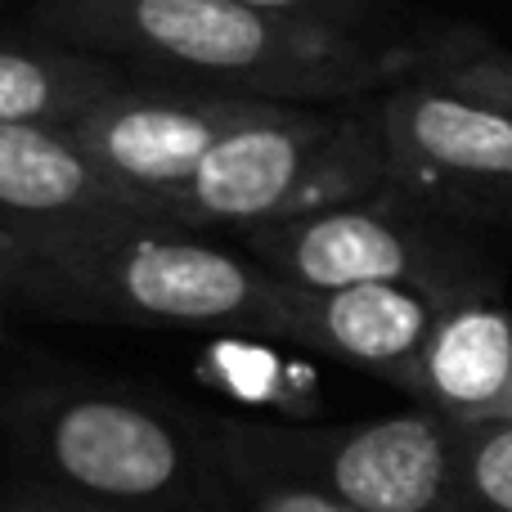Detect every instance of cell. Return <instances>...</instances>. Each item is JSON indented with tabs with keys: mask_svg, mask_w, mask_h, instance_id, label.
<instances>
[{
	"mask_svg": "<svg viewBox=\"0 0 512 512\" xmlns=\"http://www.w3.org/2000/svg\"><path fill=\"white\" fill-rule=\"evenodd\" d=\"M414 400L450 423H512V310L495 292L441 310L418 355Z\"/></svg>",
	"mask_w": 512,
	"mask_h": 512,
	"instance_id": "obj_10",
	"label": "cell"
},
{
	"mask_svg": "<svg viewBox=\"0 0 512 512\" xmlns=\"http://www.w3.org/2000/svg\"><path fill=\"white\" fill-rule=\"evenodd\" d=\"M0 512H117V508H108L104 499L77 495L68 486H54V481H32V486L0 499Z\"/></svg>",
	"mask_w": 512,
	"mask_h": 512,
	"instance_id": "obj_17",
	"label": "cell"
},
{
	"mask_svg": "<svg viewBox=\"0 0 512 512\" xmlns=\"http://www.w3.org/2000/svg\"><path fill=\"white\" fill-rule=\"evenodd\" d=\"M212 445L310 481L355 512H463L459 432L436 409L342 427L221 423Z\"/></svg>",
	"mask_w": 512,
	"mask_h": 512,
	"instance_id": "obj_5",
	"label": "cell"
},
{
	"mask_svg": "<svg viewBox=\"0 0 512 512\" xmlns=\"http://www.w3.org/2000/svg\"><path fill=\"white\" fill-rule=\"evenodd\" d=\"M445 306L450 297L427 292L418 283H355V288L328 292L292 288L283 342L378 373L382 382L414 396L418 355Z\"/></svg>",
	"mask_w": 512,
	"mask_h": 512,
	"instance_id": "obj_9",
	"label": "cell"
},
{
	"mask_svg": "<svg viewBox=\"0 0 512 512\" xmlns=\"http://www.w3.org/2000/svg\"><path fill=\"white\" fill-rule=\"evenodd\" d=\"M270 104L274 99L158 86V81L135 77L131 86L81 113L68 135L117 189H126L144 207L149 221H158L162 198L176 194L225 135L239 131Z\"/></svg>",
	"mask_w": 512,
	"mask_h": 512,
	"instance_id": "obj_8",
	"label": "cell"
},
{
	"mask_svg": "<svg viewBox=\"0 0 512 512\" xmlns=\"http://www.w3.org/2000/svg\"><path fill=\"white\" fill-rule=\"evenodd\" d=\"M9 243H14V230H5V225H0V265H5V256H9Z\"/></svg>",
	"mask_w": 512,
	"mask_h": 512,
	"instance_id": "obj_18",
	"label": "cell"
},
{
	"mask_svg": "<svg viewBox=\"0 0 512 512\" xmlns=\"http://www.w3.org/2000/svg\"><path fill=\"white\" fill-rule=\"evenodd\" d=\"M216 463H221L230 504L239 512H355L351 504L328 495V490L310 486L301 477H288L279 468H265V463L239 459V454H225V450H216Z\"/></svg>",
	"mask_w": 512,
	"mask_h": 512,
	"instance_id": "obj_14",
	"label": "cell"
},
{
	"mask_svg": "<svg viewBox=\"0 0 512 512\" xmlns=\"http://www.w3.org/2000/svg\"><path fill=\"white\" fill-rule=\"evenodd\" d=\"M436 81H445L459 95H472L481 104H495L504 113H512V50H504V45H490L477 59L459 63L450 72H436Z\"/></svg>",
	"mask_w": 512,
	"mask_h": 512,
	"instance_id": "obj_16",
	"label": "cell"
},
{
	"mask_svg": "<svg viewBox=\"0 0 512 512\" xmlns=\"http://www.w3.org/2000/svg\"><path fill=\"white\" fill-rule=\"evenodd\" d=\"M36 41L104 54L158 86H198L274 104H351L436 77L490 50L468 23L360 36L279 18L239 0H32Z\"/></svg>",
	"mask_w": 512,
	"mask_h": 512,
	"instance_id": "obj_1",
	"label": "cell"
},
{
	"mask_svg": "<svg viewBox=\"0 0 512 512\" xmlns=\"http://www.w3.org/2000/svg\"><path fill=\"white\" fill-rule=\"evenodd\" d=\"M243 248L274 279L310 292L355 283H418L450 301L495 292L486 252L396 189L256 225Z\"/></svg>",
	"mask_w": 512,
	"mask_h": 512,
	"instance_id": "obj_4",
	"label": "cell"
},
{
	"mask_svg": "<svg viewBox=\"0 0 512 512\" xmlns=\"http://www.w3.org/2000/svg\"><path fill=\"white\" fill-rule=\"evenodd\" d=\"M45 463L54 486L104 504H162L171 495H230L216 472H198L189 441L176 423L149 405L117 396H68L36 409V427L23 436Z\"/></svg>",
	"mask_w": 512,
	"mask_h": 512,
	"instance_id": "obj_7",
	"label": "cell"
},
{
	"mask_svg": "<svg viewBox=\"0 0 512 512\" xmlns=\"http://www.w3.org/2000/svg\"><path fill=\"white\" fill-rule=\"evenodd\" d=\"M239 5L265 9V14H279V18H301V23L337 27V32H360V36L409 32V23L387 0H239Z\"/></svg>",
	"mask_w": 512,
	"mask_h": 512,
	"instance_id": "obj_15",
	"label": "cell"
},
{
	"mask_svg": "<svg viewBox=\"0 0 512 512\" xmlns=\"http://www.w3.org/2000/svg\"><path fill=\"white\" fill-rule=\"evenodd\" d=\"M72 216H144L59 126L0 122V225L72 221Z\"/></svg>",
	"mask_w": 512,
	"mask_h": 512,
	"instance_id": "obj_11",
	"label": "cell"
},
{
	"mask_svg": "<svg viewBox=\"0 0 512 512\" xmlns=\"http://www.w3.org/2000/svg\"><path fill=\"white\" fill-rule=\"evenodd\" d=\"M387 189L378 95L351 104H270L230 131L162 198V225L239 230L355 203Z\"/></svg>",
	"mask_w": 512,
	"mask_h": 512,
	"instance_id": "obj_3",
	"label": "cell"
},
{
	"mask_svg": "<svg viewBox=\"0 0 512 512\" xmlns=\"http://www.w3.org/2000/svg\"><path fill=\"white\" fill-rule=\"evenodd\" d=\"M459 432V508L512 512V423H454Z\"/></svg>",
	"mask_w": 512,
	"mask_h": 512,
	"instance_id": "obj_13",
	"label": "cell"
},
{
	"mask_svg": "<svg viewBox=\"0 0 512 512\" xmlns=\"http://www.w3.org/2000/svg\"><path fill=\"white\" fill-rule=\"evenodd\" d=\"M387 189L445 221L512 230V113L414 77L378 95Z\"/></svg>",
	"mask_w": 512,
	"mask_h": 512,
	"instance_id": "obj_6",
	"label": "cell"
},
{
	"mask_svg": "<svg viewBox=\"0 0 512 512\" xmlns=\"http://www.w3.org/2000/svg\"><path fill=\"white\" fill-rule=\"evenodd\" d=\"M0 265V301L18 310L131 328H239L288 333L292 283L248 252L189 239L140 216L27 221Z\"/></svg>",
	"mask_w": 512,
	"mask_h": 512,
	"instance_id": "obj_2",
	"label": "cell"
},
{
	"mask_svg": "<svg viewBox=\"0 0 512 512\" xmlns=\"http://www.w3.org/2000/svg\"><path fill=\"white\" fill-rule=\"evenodd\" d=\"M131 81L135 72L104 54L68 50L54 41H0V122L68 131L81 113Z\"/></svg>",
	"mask_w": 512,
	"mask_h": 512,
	"instance_id": "obj_12",
	"label": "cell"
}]
</instances>
